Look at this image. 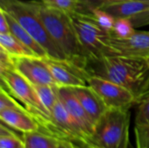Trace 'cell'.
<instances>
[{
  "label": "cell",
  "instance_id": "obj_4",
  "mask_svg": "<svg viewBox=\"0 0 149 148\" xmlns=\"http://www.w3.org/2000/svg\"><path fill=\"white\" fill-rule=\"evenodd\" d=\"M0 7L15 18L36 39L45 50L49 58L58 60H67L63 51L52 41L43 23L27 1L0 0Z\"/></svg>",
  "mask_w": 149,
  "mask_h": 148
},
{
  "label": "cell",
  "instance_id": "obj_31",
  "mask_svg": "<svg viewBox=\"0 0 149 148\" xmlns=\"http://www.w3.org/2000/svg\"><path fill=\"white\" fill-rule=\"evenodd\" d=\"M148 92H149V77H148V79H147V81H146V83H145V85H144L143 88H142L141 93V95L139 96L138 100H139L142 96H144L145 94H147ZM137 102H138V101H137Z\"/></svg>",
  "mask_w": 149,
  "mask_h": 148
},
{
  "label": "cell",
  "instance_id": "obj_3",
  "mask_svg": "<svg viewBox=\"0 0 149 148\" xmlns=\"http://www.w3.org/2000/svg\"><path fill=\"white\" fill-rule=\"evenodd\" d=\"M129 109H107L85 143L93 148H128Z\"/></svg>",
  "mask_w": 149,
  "mask_h": 148
},
{
  "label": "cell",
  "instance_id": "obj_7",
  "mask_svg": "<svg viewBox=\"0 0 149 148\" xmlns=\"http://www.w3.org/2000/svg\"><path fill=\"white\" fill-rule=\"evenodd\" d=\"M109 55L147 58L149 57V31L136 30L130 37L120 38L112 33L107 41Z\"/></svg>",
  "mask_w": 149,
  "mask_h": 148
},
{
  "label": "cell",
  "instance_id": "obj_10",
  "mask_svg": "<svg viewBox=\"0 0 149 148\" xmlns=\"http://www.w3.org/2000/svg\"><path fill=\"white\" fill-rule=\"evenodd\" d=\"M52 121L56 137L69 140L75 143L86 140L84 132L67 112L59 99L52 111Z\"/></svg>",
  "mask_w": 149,
  "mask_h": 148
},
{
  "label": "cell",
  "instance_id": "obj_30",
  "mask_svg": "<svg viewBox=\"0 0 149 148\" xmlns=\"http://www.w3.org/2000/svg\"><path fill=\"white\" fill-rule=\"evenodd\" d=\"M57 148H77L75 142L65 140V139H59L58 142Z\"/></svg>",
  "mask_w": 149,
  "mask_h": 148
},
{
  "label": "cell",
  "instance_id": "obj_22",
  "mask_svg": "<svg viewBox=\"0 0 149 148\" xmlns=\"http://www.w3.org/2000/svg\"><path fill=\"white\" fill-rule=\"evenodd\" d=\"M136 29L129 18H116L113 28L111 33L120 38H126L130 37Z\"/></svg>",
  "mask_w": 149,
  "mask_h": 148
},
{
  "label": "cell",
  "instance_id": "obj_8",
  "mask_svg": "<svg viewBox=\"0 0 149 148\" xmlns=\"http://www.w3.org/2000/svg\"><path fill=\"white\" fill-rule=\"evenodd\" d=\"M15 69L32 85L59 86L42 58L14 57Z\"/></svg>",
  "mask_w": 149,
  "mask_h": 148
},
{
  "label": "cell",
  "instance_id": "obj_19",
  "mask_svg": "<svg viewBox=\"0 0 149 148\" xmlns=\"http://www.w3.org/2000/svg\"><path fill=\"white\" fill-rule=\"evenodd\" d=\"M49 8L71 15L82 11L81 0H41Z\"/></svg>",
  "mask_w": 149,
  "mask_h": 148
},
{
  "label": "cell",
  "instance_id": "obj_21",
  "mask_svg": "<svg viewBox=\"0 0 149 148\" xmlns=\"http://www.w3.org/2000/svg\"><path fill=\"white\" fill-rule=\"evenodd\" d=\"M87 13H89L93 17L95 22L100 27H102L103 29H105L110 32L112 31L116 18L113 17L111 14H109L107 11L104 10L101 8L91 9Z\"/></svg>",
  "mask_w": 149,
  "mask_h": 148
},
{
  "label": "cell",
  "instance_id": "obj_13",
  "mask_svg": "<svg viewBox=\"0 0 149 148\" xmlns=\"http://www.w3.org/2000/svg\"><path fill=\"white\" fill-rule=\"evenodd\" d=\"M0 119L7 126L23 133L41 130L39 123L27 109L0 110Z\"/></svg>",
  "mask_w": 149,
  "mask_h": 148
},
{
  "label": "cell",
  "instance_id": "obj_24",
  "mask_svg": "<svg viewBox=\"0 0 149 148\" xmlns=\"http://www.w3.org/2000/svg\"><path fill=\"white\" fill-rule=\"evenodd\" d=\"M3 109H19L24 110L26 109L24 106H21L16 99L8 92L3 87L1 86L0 90V110Z\"/></svg>",
  "mask_w": 149,
  "mask_h": 148
},
{
  "label": "cell",
  "instance_id": "obj_1",
  "mask_svg": "<svg viewBox=\"0 0 149 148\" xmlns=\"http://www.w3.org/2000/svg\"><path fill=\"white\" fill-rule=\"evenodd\" d=\"M84 69L87 77H100L129 89L137 101L149 77V65L143 58L103 55L86 58Z\"/></svg>",
  "mask_w": 149,
  "mask_h": 148
},
{
  "label": "cell",
  "instance_id": "obj_12",
  "mask_svg": "<svg viewBox=\"0 0 149 148\" xmlns=\"http://www.w3.org/2000/svg\"><path fill=\"white\" fill-rule=\"evenodd\" d=\"M70 89L79 99L95 126L101 116L108 109L103 100L89 85L73 86L70 87Z\"/></svg>",
  "mask_w": 149,
  "mask_h": 148
},
{
  "label": "cell",
  "instance_id": "obj_2",
  "mask_svg": "<svg viewBox=\"0 0 149 148\" xmlns=\"http://www.w3.org/2000/svg\"><path fill=\"white\" fill-rule=\"evenodd\" d=\"M43 23L46 31L68 61L84 69L86 56L68 14L45 5L41 1H27Z\"/></svg>",
  "mask_w": 149,
  "mask_h": 148
},
{
  "label": "cell",
  "instance_id": "obj_26",
  "mask_svg": "<svg viewBox=\"0 0 149 148\" xmlns=\"http://www.w3.org/2000/svg\"><path fill=\"white\" fill-rule=\"evenodd\" d=\"M15 69L14 57L0 46V72Z\"/></svg>",
  "mask_w": 149,
  "mask_h": 148
},
{
  "label": "cell",
  "instance_id": "obj_28",
  "mask_svg": "<svg viewBox=\"0 0 149 148\" xmlns=\"http://www.w3.org/2000/svg\"><path fill=\"white\" fill-rule=\"evenodd\" d=\"M129 19L131 20L135 29L149 25V8L148 10L142 11L141 13H139L130 17Z\"/></svg>",
  "mask_w": 149,
  "mask_h": 148
},
{
  "label": "cell",
  "instance_id": "obj_17",
  "mask_svg": "<svg viewBox=\"0 0 149 148\" xmlns=\"http://www.w3.org/2000/svg\"><path fill=\"white\" fill-rule=\"evenodd\" d=\"M0 46L13 57H37L11 33H0Z\"/></svg>",
  "mask_w": 149,
  "mask_h": 148
},
{
  "label": "cell",
  "instance_id": "obj_15",
  "mask_svg": "<svg viewBox=\"0 0 149 148\" xmlns=\"http://www.w3.org/2000/svg\"><path fill=\"white\" fill-rule=\"evenodd\" d=\"M4 12H5L6 18H7V20L9 22V24H10V33L13 36H15L21 43H23L26 47H28L38 58H49V56H48L47 52L45 51V50L36 41V39L24 28H23L17 23V21L15 18H13L5 10H4Z\"/></svg>",
  "mask_w": 149,
  "mask_h": 148
},
{
  "label": "cell",
  "instance_id": "obj_32",
  "mask_svg": "<svg viewBox=\"0 0 149 148\" xmlns=\"http://www.w3.org/2000/svg\"><path fill=\"white\" fill-rule=\"evenodd\" d=\"M76 144V147L77 148H93L92 147L85 144V143H82V142H78V143H75Z\"/></svg>",
  "mask_w": 149,
  "mask_h": 148
},
{
  "label": "cell",
  "instance_id": "obj_11",
  "mask_svg": "<svg viewBox=\"0 0 149 148\" xmlns=\"http://www.w3.org/2000/svg\"><path fill=\"white\" fill-rule=\"evenodd\" d=\"M58 94L59 100L64 105V106L70 113V115L79 124V126L84 132L85 135L86 136L87 140L93 134L95 126L91 120L86 112L85 111V109L83 108L82 105L76 98L74 93L72 92L70 87L58 86Z\"/></svg>",
  "mask_w": 149,
  "mask_h": 148
},
{
  "label": "cell",
  "instance_id": "obj_27",
  "mask_svg": "<svg viewBox=\"0 0 149 148\" xmlns=\"http://www.w3.org/2000/svg\"><path fill=\"white\" fill-rule=\"evenodd\" d=\"M122 0H81L82 3V11L84 13H87L91 9L100 8L107 3L118 2Z\"/></svg>",
  "mask_w": 149,
  "mask_h": 148
},
{
  "label": "cell",
  "instance_id": "obj_5",
  "mask_svg": "<svg viewBox=\"0 0 149 148\" xmlns=\"http://www.w3.org/2000/svg\"><path fill=\"white\" fill-rule=\"evenodd\" d=\"M69 16L86 59L109 55L107 41L110 31L100 27L89 13L75 12Z\"/></svg>",
  "mask_w": 149,
  "mask_h": 148
},
{
  "label": "cell",
  "instance_id": "obj_9",
  "mask_svg": "<svg viewBox=\"0 0 149 148\" xmlns=\"http://www.w3.org/2000/svg\"><path fill=\"white\" fill-rule=\"evenodd\" d=\"M43 59L59 86L73 87L88 85L86 72L73 63L51 58H44Z\"/></svg>",
  "mask_w": 149,
  "mask_h": 148
},
{
  "label": "cell",
  "instance_id": "obj_25",
  "mask_svg": "<svg viewBox=\"0 0 149 148\" xmlns=\"http://www.w3.org/2000/svg\"><path fill=\"white\" fill-rule=\"evenodd\" d=\"M134 133L136 147L149 148V124L145 126H135Z\"/></svg>",
  "mask_w": 149,
  "mask_h": 148
},
{
  "label": "cell",
  "instance_id": "obj_14",
  "mask_svg": "<svg viewBox=\"0 0 149 148\" xmlns=\"http://www.w3.org/2000/svg\"><path fill=\"white\" fill-rule=\"evenodd\" d=\"M115 18H130L149 8V0H122L101 7Z\"/></svg>",
  "mask_w": 149,
  "mask_h": 148
},
{
  "label": "cell",
  "instance_id": "obj_6",
  "mask_svg": "<svg viewBox=\"0 0 149 148\" xmlns=\"http://www.w3.org/2000/svg\"><path fill=\"white\" fill-rule=\"evenodd\" d=\"M86 82L98 93L108 109H129L137 104L136 95L119 84L95 76H88Z\"/></svg>",
  "mask_w": 149,
  "mask_h": 148
},
{
  "label": "cell",
  "instance_id": "obj_29",
  "mask_svg": "<svg viewBox=\"0 0 149 148\" xmlns=\"http://www.w3.org/2000/svg\"><path fill=\"white\" fill-rule=\"evenodd\" d=\"M0 33H10V24L6 18L4 10L0 8Z\"/></svg>",
  "mask_w": 149,
  "mask_h": 148
},
{
  "label": "cell",
  "instance_id": "obj_33",
  "mask_svg": "<svg viewBox=\"0 0 149 148\" xmlns=\"http://www.w3.org/2000/svg\"><path fill=\"white\" fill-rule=\"evenodd\" d=\"M147 61H148V65H149V57L147 58Z\"/></svg>",
  "mask_w": 149,
  "mask_h": 148
},
{
  "label": "cell",
  "instance_id": "obj_16",
  "mask_svg": "<svg viewBox=\"0 0 149 148\" xmlns=\"http://www.w3.org/2000/svg\"><path fill=\"white\" fill-rule=\"evenodd\" d=\"M25 148H57L59 138L43 131L23 134Z\"/></svg>",
  "mask_w": 149,
  "mask_h": 148
},
{
  "label": "cell",
  "instance_id": "obj_20",
  "mask_svg": "<svg viewBox=\"0 0 149 148\" xmlns=\"http://www.w3.org/2000/svg\"><path fill=\"white\" fill-rule=\"evenodd\" d=\"M0 148H25L24 139H21L3 123L0 126Z\"/></svg>",
  "mask_w": 149,
  "mask_h": 148
},
{
  "label": "cell",
  "instance_id": "obj_18",
  "mask_svg": "<svg viewBox=\"0 0 149 148\" xmlns=\"http://www.w3.org/2000/svg\"><path fill=\"white\" fill-rule=\"evenodd\" d=\"M33 86L42 104L46 108V110L51 113L52 116V111L55 104L58 100V86L43 85H33Z\"/></svg>",
  "mask_w": 149,
  "mask_h": 148
},
{
  "label": "cell",
  "instance_id": "obj_23",
  "mask_svg": "<svg viewBox=\"0 0 149 148\" xmlns=\"http://www.w3.org/2000/svg\"><path fill=\"white\" fill-rule=\"evenodd\" d=\"M135 126H145L149 124V92L142 96L137 102Z\"/></svg>",
  "mask_w": 149,
  "mask_h": 148
}]
</instances>
